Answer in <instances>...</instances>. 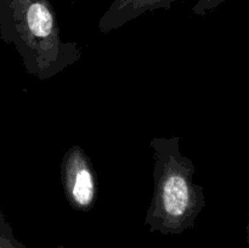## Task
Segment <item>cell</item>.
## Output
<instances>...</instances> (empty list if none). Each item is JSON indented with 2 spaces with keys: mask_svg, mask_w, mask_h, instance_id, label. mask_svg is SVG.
<instances>
[{
  "mask_svg": "<svg viewBox=\"0 0 249 248\" xmlns=\"http://www.w3.org/2000/svg\"><path fill=\"white\" fill-rule=\"evenodd\" d=\"M0 36L14 45L27 73L41 82L82 58L79 44L61 36L50 0H0Z\"/></svg>",
  "mask_w": 249,
  "mask_h": 248,
  "instance_id": "obj_1",
  "label": "cell"
},
{
  "mask_svg": "<svg viewBox=\"0 0 249 248\" xmlns=\"http://www.w3.org/2000/svg\"><path fill=\"white\" fill-rule=\"evenodd\" d=\"M61 181L73 211L89 212L97 201V175L89 156L80 146L68 148L61 160Z\"/></svg>",
  "mask_w": 249,
  "mask_h": 248,
  "instance_id": "obj_3",
  "label": "cell"
},
{
  "mask_svg": "<svg viewBox=\"0 0 249 248\" xmlns=\"http://www.w3.org/2000/svg\"><path fill=\"white\" fill-rule=\"evenodd\" d=\"M0 248H27L14 235L11 225L0 212Z\"/></svg>",
  "mask_w": 249,
  "mask_h": 248,
  "instance_id": "obj_5",
  "label": "cell"
},
{
  "mask_svg": "<svg viewBox=\"0 0 249 248\" xmlns=\"http://www.w3.org/2000/svg\"><path fill=\"white\" fill-rule=\"evenodd\" d=\"M246 231H247V243L249 246V215H248V223H247V228H246Z\"/></svg>",
  "mask_w": 249,
  "mask_h": 248,
  "instance_id": "obj_6",
  "label": "cell"
},
{
  "mask_svg": "<svg viewBox=\"0 0 249 248\" xmlns=\"http://www.w3.org/2000/svg\"><path fill=\"white\" fill-rule=\"evenodd\" d=\"M55 248H66V247H65V246L61 245V246H57V247H55Z\"/></svg>",
  "mask_w": 249,
  "mask_h": 248,
  "instance_id": "obj_7",
  "label": "cell"
},
{
  "mask_svg": "<svg viewBox=\"0 0 249 248\" xmlns=\"http://www.w3.org/2000/svg\"><path fill=\"white\" fill-rule=\"evenodd\" d=\"M180 136L153 138V195L145 216L150 232L181 235L196 224L206 206L204 190L195 181L194 162L180 150Z\"/></svg>",
  "mask_w": 249,
  "mask_h": 248,
  "instance_id": "obj_2",
  "label": "cell"
},
{
  "mask_svg": "<svg viewBox=\"0 0 249 248\" xmlns=\"http://www.w3.org/2000/svg\"><path fill=\"white\" fill-rule=\"evenodd\" d=\"M177 0H113L99 22L101 33H109L155 10H169Z\"/></svg>",
  "mask_w": 249,
  "mask_h": 248,
  "instance_id": "obj_4",
  "label": "cell"
}]
</instances>
